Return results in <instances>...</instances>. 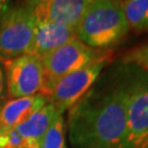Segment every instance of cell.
Masks as SVG:
<instances>
[{
  "mask_svg": "<svg viewBox=\"0 0 148 148\" xmlns=\"http://www.w3.org/2000/svg\"><path fill=\"white\" fill-rule=\"evenodd\" d=\"M106 55L104 52L88 46L78 37L73 38L42 59L44 85L41 95L47 98L58 80Z\"/></svg>",
  "mask_w": 148,
  "mask_h": 148,
  "instance_id": "obj_3",
  "label": "cell"
},
{
  "mask_svg": "<svg viewBox=\"0 0 148 148\" xmlns=\"http://www.w3.org/2000/svg\"><path fill=\"white\" fill-rule=\"evenodd\" d=\"M0 148H40V144L23 138L13 128L0 133Z\"/></svg>",
  "mask_w": 148,
  "mask_h": 148,
  "instance_id": "obj_14",
  "label": "cell"
},
{
  "mask_svg": "<svg viewBox=\"0 0 148 148\" xmlns=\"http://www.w3.org/2000/svg\"><path fill=\"white\" fill-rule=\"evenodd\" d=\"M106 63L108 56L106 55L88 66L63 77L47 95V102L53 104L59 114L71 109L95 85Z\"/></svg>",
  "mask_w": 148,
  "mask_h": 148,
  "instance_id": "obj_6",
  "label": "cell"
},
{
  "mask_svg": "<svg viewBox=\"0 0 148 148\" xmlns=\"http://www.w3.org/2000/svg\"><path fill=\"white\" fill-rule=\"evenodd\" d=\"M57 114L59 113H57L53 104L47 102L27 121L18 125L16 127V132L27 140L41 144L43 136L47 132Z\"/></svg>",
  "mask_w": 148,
  "mask_h": 148,
  "instance_id": "obj_11",
  "label": "cell"
},
{
  "mask_svg": "<svg viewBox=\"0 0 148 148\" xmlns=\"http://www.w3.org/2000/svg\"><path fill=\"white\" fill-rule=\"evenodd\" d=\"M46 1H47V0H24L25 5H27V7H29L30 9H33V8L37 7L38 5L46 2Z\"/></svg>",
  "mask_w": 148,
  "mask_h": 148,
  "instance_id": "obj_17",
  "label": "cell"
},
{
  "mask_svg": "<svg viewBox=\"0 0 148 148\" xmlns=\"http://www.w3.org/2000/svg\"><path fill=\"white\" fill-rule=\"evenodd\" d=\"M147 144L148 73L134 68L127 98L126 135L122 148H143Z\"/></svg>",
  "mask_w": 148,
  "mask_h": 148,
  "instance_id": "obj_4",
  "label": "cell"
},
{
  "mask_svg": "<svg viewBox=\"0 0 148 148\" xmlns=\"http://www.w3.org/2000/svg\"><path fill=\"white\" fill-rule=\"evenodd\" d=\"M0 109H1V106H0Z\"/></svg>",
  "mask_w": 148,
  "mask_h": 148,
  "instance_id": "obj_20",
  "label": "cell"
},
{
  "mask_svg": "<svg viewBox=\"0 0 148 148\" xmlns=\"http://www.w3.org/2000/svg\"><path fill=\"white\" fill-rule=\"evenodd\" d=\"M36 20L27 5L5 12L0 23V57L13 58L31 51Z\"/></svg>",
  "mask_w": 148,
  "mask_h": 148,
  "instance_id": "obj_5",
  "label": "cell"
},
{
  "mask_svg": "<svg viewBox=\"0 0 148 148\" xmlns=\"http://www.w3.org/2000/svg\"><path fill=\"white\" fill-rule=\"evenodd\" d=\"M47 103L41 93L5 101L0 109V133L13 130Z\"/></svg>",
  "mask_w": 148,
  "mask_h": 148,
  "instance_id": "obj_10",
  "label": "cell"
},
{
  "mask_svg": "<svg viewBox=\"0 0 148 148\" xmlns=\"http://www.w3.org/2000/svg\"><path fill=\"white\" fill-rule=\"evenodd\" d=\"M143 148H148V144H147V145H146V146H144Z\"/></svg>",
  "mask_w": 148,
  "mask_h": 148,
  "instance_id": "obj_19",
  "label": "cell"
},
{
  "mask_svg": "<svg viewBox=\"0 0 148 148\" xmlns=\"http://www.w3.org/2000/svg\"><path fill=\"white\" fill-rule=\"evenodd\" d=\"M8 98V87H7V78H5V70L3 64L0 58V106L5 102Z\"/></svg>",
  "mask_w": 148,
  "mask_h": 148,
  "instance_id": "obj_16",
  "label": "cell"
},
{
  "mask_svg": "<svg viewBox=\"0 0 148 148\" xmlns=\"http://www.w3.org/2000/svg\"><path fill=\"white\" fill-rule=\"evenodd\" d=\"M134 66L126 64L92 86L68 113L73 148H122L126 135V106Z\"/></svg>",
  "mask_w": 148,
  "mask_h": 148,
  "instance_id": "obj_1",
  "label": "cell"
},
{
  "mask_svg": "<svg viewBox=\"0 0 148 148\" xmlns=\"http://www.w3.org/2000/svg\"><path fill=\"white\" fill-rule=\"evenodd\" d=\"M122 7L128 27L148 30V0H123Z\"/></svg>",
  "mask_w": 148,
  "mask_h": 148,
  "instance_id": "obj_12",
  "label": "cell"
},
{
  "mask_svg": "<svg viewBox=\"0 0 148 148\" xmlns=\"http://www.w3.org/2000/svg\"><path fill=\"white\" fill-rule=\"evenodd\" d=\"M75 37H77V33L74 27L53 22L36 21L34 38L29 54L43 59Z\"/></svg>",
  "mask_w": 148,
  "mask_h": 148,
  "instance_id": "obj_9",
  "label": "cell"
},
{
  "mask_svg": "<svg viewBox=\"0 0 148 148\" xmlns=\"http://www.w3.org/2000/svg\"><path fill=\"white\" fill-rule=\"evenodd\" d=\"M63 114H57L47 132L43 136L40 148H67Z\"/></svg>",
  "mask_w": 148,
  "mask_h": 148,
  "instance_id": "obj_13",
  "label": "cell"
},
{
  "mask_svg": "<svg viewBox=\"0 0 148 148\" xmlns=\"http://www.w3.org/2000/svg\"><path fill=\"white\" fill-rule=\"evenodd\" d=\"M1 62L5 70L8 97L16 99L41 93L44 85L42 59L24 54L13 58H1Z\"/></svg>",
  "mask_w": 148,
  "mask_h": 148,
  "instance_id": "obj_7",
  "label": "cell"
},
{
  "mask_svg": "<svg viewBox=\"0 0 148 148\" xmlns=\"http://www.w3.org/2000/svg\"><path fill=\"white\" fill-rule=\"evenodd\" d=\"M89 0H47L31 9L37 22H53L77 29Z\"/></svg>",
  "mask_w": 148,
  "mask_h": 148,
  "instance_id": "obj_8",
  "label": "cell"
},
{
  "mask_svg": "<svg viewBox=\"0 0 148 148\" xmlns=\"http://www.w3.org/2000/svg\"><path fill=\"white\" fill-rule=\"evenodd\" d=\"M123 63L133 65L143 71L148 73V44L131 51L123 58Z\"/></svg>",
  "mask_w": 148,
  "mask_h": 148,
  "instance_id": "obj_15",
  "label": "cell"
},
{
  "mask_svg": "<svg viewBox=\"0 0 148 148\" xmlns=\"http://www.w3.org/2000/svg\"><path fill=\"white\" fill-rule=\"evenodd\" d=\"M128 29L121 0H89L76 33L81 42L102 51L119 44Z\"/></svg>",
  "mask_w": 148,
  "mask_h": 148,
  "instance_id": "obj_2",
  "label": "cell"
},
{
  "mask_svg": "<svg viewBox=\"0 0 148 148\" xmlns=\"http://www.w3.org/2000/svg\"><path fill=\"white\" fill-rule=\"evenodd\" d=\"M9 5H10V0H0V14L3 16L9 10Z\"/></svg>",
  "mask_w": 148,
  "mask_h": 148,
  "instance_id": "obj_18",
  "label": "cell"
}]
</instances>
